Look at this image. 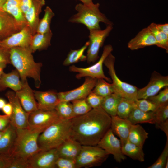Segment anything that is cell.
Segmentation results:
<instances>
[{
    "instance_id": "cell-48",
    "label": "cell",
    "mask_w": 168,
    "mask_h": 168,
    "mask_svg": "<svg viewBox=\"0 0 168 168\" xmlns=\"http://www.w3.org/2000/svg\"><path fill=\"white\" fill-rule=\"evenodd\" d=\"M33 0H21L20 7L22 13L24 14L29 10L32 4Z\"/></svg>"
},
{
    "instance_id": "cell-55",
    "label": "cell",
    "mask_w": 168,
    "mask_h": 168,
    "mask_svg": "<svg viewBox=\"0 0 168 168\" xmlns=\"http://www.w3.org/2000/svg\"><path fill=\"white\" fill-rule=\"evenodd\" d=\"M7 0H0V10H2V7Z\"/></svg>"
},
{
    "instance_id": "cell-36",
    "label": "cell",
    "mask_w": 168,
    "mask_h": 168,
    "mask_svg": "<svg viewBox=\"0 0 168 168\" xmlns=\"http://www.w3.org/2000/svg\"><path fill=\"white\" fill-rule=\"evenodd\" d=\"M55 110L60 118L63 119H71L75 117L72 104L70 102L60 101Z\"/></svg>"
},
{
    "instance_id": "cell-46",
    "label": "cell",
    "mask_w": 168,
    "mask_h": 168,
    "mask_svg": "<svg viewBox=\"0 0 168 168\" xmlns=\"http://www.w3.org/2000/svg\"><path fill=\"white\" fill-rule=\"evenodd\" d=\"M10 49H7L0 45V63L10 64Z\"/></svg>"
},
{
    "instance_id": "cell-38",
    "label": "cell",
    "mask_w": 168,
    "mask_h": 168,
    "mask_svg": "<svg viewBox=\"0 0 168 168\" xmlns=\"http://www.w3.org/2000/svg\"><path fill=\"white\" fill-rule=\"evenodd\" d=\"M92 91L103 97L114 93L112 84L109 83L103 79H97Z\"/></svg>"
},
{
    "instance_id": "cell-22",
    "label": "cell",
    "mask_w": 168,
    "mask_h": 168,
    "mask_svg": "<svg viewBox=\"0 0 168 168\" xmlns=\"http://www.w3.org/2000/svg\"><path fill=\"white\" fill-rule=\"evenodd\" d=\"M45 4V0H33L31 7L24 15L27 25L30 27L33 35L37 32L40 20L39 15Z\"/></svg>"
},
{
    "instance_id": "cell-28",
    "label": "cell",
    "mask_w": 168,
    "mask_h": 168,
    "mask_svg": "<svg viewBox=\"0 0 168 168\" xmlns=\"http://www.w3.org/2000/svg\"><path fill=\"white\" fill-rule=\"evenodd\" d=\"M21 0H7L2 10L12 15L19 24L24 26L27 25V23L20 9Z\"/></svg>"
},
{
    "instance_id": "cell-18",
    "label": "cell",
    "mask_w": 168,
    "mask_h": 168,
    "mask_svg": "<svg viewBox=\"0 0 168 168\" xmlns=\"http://www.w3.org/2000/svg\"><path fill=\"white\" fill-rule=\"evenodd\" d=\"M22 88L15 92L24 110L29 114L38 109L34 91L29 86L27 80L23 82Z\"/></svg>"
},
{
    "instance_id": "cell-19",
    "label": "cell",
    "mask_w": 168,
    "mask_h": 168,
    "mask_svg": "<svg viewBox=\"0 0 168 168\" xmlns=\"http://www.w3.org/2000/svg\"><path fill=\"white\" fill-rule=\"evenodd\" d=\"M152 33L147 27L142 29L128 43V47L131 50H136L145 47L156 45Z\"/></svg>"
},
{
    "instance_id": "cell-3",
    "label": "cell",
    "mask_w": 168,
    "mask_h": 168,
    "mask_svg": "<svg viewBox=\"0 0 168 168\" xmlns=\"http://www.w3.org/2000/svg\"><path fill=\"white\" fill-rule=\"evenodd\" d=\"M71 128V119H61L49 126L38 137L40 150L56 148L70 137Z\"/></svg>"
},
{
    "instance_id": "cell-12",
    "label": "cell",
    "mask_w": 168,
    "mask_h": 168,
    "mask_svg": "<svg viewBox=\"0 0 168 168\" xmlns=\"http://www.w3.org/2000/svg\"><path fill=\"white\" fill-rule=\"evenodd\" d=\"M166 86H168V76H163L154 71L147 85L142 88H138L137 99H147L155 95Z\"/></svg>"
},
{
    "instance_id": "cell-56",
    "label": "cell",
    "mask_w": 168,
    "mask_h": 168,
    "mask_svg": "<svg viewBox=\"0 0 168 168\" xmlns=\"http://www.w3.org/2000/svg\"><path fill=\"white\" fill-rule=\"evenodd\" d=\"M4 131H0V138L3 135L4 133Z\"/></svg>"
},
{
    "instance_id": "cell-14",
    "label": "cell",
    "mask_w": 168,
    "mask_h": 168,
    "mask_svg": "<svg viewBox=\"0 0 168 168\" xmlns=\"http://www.w3.org/2000/svg\"><path fill=\"white\" fill-rule=\"evenodd\" d=\"M97 79L90 77H85L83 83L80 86L69 91L57 93L60 101L71 102L86 98L95 86Z\"/></svg>"
},
{
    "instance_id": "cell-11",
    "label": "cell",
    "mask_w": 168,
    "mask_h": 168,
    "mask_svg": "<svg viewBox=\"0 0 168 168\" xmlns=\"http://www.w3.org/2000/svg\"><path fill=\"white\" fill-rule=\"evenodd\" d=\"M12 108L10 117L11 123L17 128H28V120L29 114L22 107L13 91H9L5 94Z\"/></svg>"
},
{
    "instance_id": "cell-51",
    "label": "cell",
    "mask_w": 168,
    "mask_h": 168,
    "mask_svg": "<svg viewBox=\"0 0 168 168\" xmlns=\"http://www.w3.org/2000/svg\"><path fill=\"white\" fill-rule=\"evenodd\" d=\"M157 28L161 31L168 35V24H157Z\"/></svg>"
},
{
    "instance_id": "cell-23",
    "label": "cell",
    "mask_w": 168,
    "mask_h": 168,
    "mask_svg": "<svg viewBox=\"0 0 168 168\" xmlns=\"http://www.w3.org/2000/svg\"><path fill=\"white\" fill-rule=\"evenodd\" d=\"M16 135V128L10 123L0 138V155L10 156Z\"/></svg>"
},
{
    "instance_id": "cell-39",
    "label": "cell",
    "mask_w": 168,
    "mask_h": 168,
    "mask_svg": "<svg viewBox=\"0 0 168 168\" xmlns=\"http://www.w3.org/2000/svg\"><path fill=\"white\" fill-rule=\"evenodd\" d=\"M71 102L75 117L83 115L92 109L87 102L86 98L74 100Z\"/></svg>"
},
{
    "instance_id": "cell-10",
    "label": "cell",
    "mask_w": 168,
    "mask_h": 168,
    "mask_svg": "<svg viewBox=\"0 0 168 168\" xmlns=\"http://www.w3.org/2000/svg\"><path fill=\"white\" fill-rule=\"evenodd\" d=\"M113 28V25H109L103 30H89V45L86 55L88 63H94L98 58L100 49Z\"/></svg>"
},
{
    "instance_id": "cell-43",
    "label": "cell",
    "mask_w": 168,
    "mask_h": 168,
    "mask_svg": "<svg viewBox=\"0 0 168 168\" xmlns=\"http://www.w3.org/2000/svg\"><path fill=\"white\" fill-rule=\"evenodd\" d=\"M168 159V139L164 149L161 154L153 164L148 167V168H165L167 160Z\"/></svg>"
},
{
    "instance_id": "cell-5",
    "label": "cell",
    "mask_w": 168,
    "mask_h": 168,
    "mask_svg": "<svg viewBox=\"0 0 168 168\" xmlns=\"http://www.w3.org/2000/svg\"><path fill=\"white\" fill-rule=\"evenodd\" d=\"M40 133L29 128H17L16 137L10 156L28 160L40 150L38 144V138Z\"/></svg>"
},
{
    "instance_id": "cell-52",
    "label": "cell",
    "mask_w": 168,
    "mask_h": 168,
    "mask_svg": "<svg viewBox=\"0 0 168 168\" xmlns=\"http://www.w3.org/2000/svg\"><path fill=\"white\" fill-rule=\"evenodd\" d=\"M7 64L5 63H0V78L4 72H3Z\"/></svg>"
},
{
    "instance_id": "cell-25",
    "label": "cell",
    "mask_w": 168,
    "mask_h": 168,
    "mask_svg": "<svg viewBox=\"0 0 168 168\" xmlns=\"http://www.w3.org/2000/svg\"><path fill=\"white\" fill-rule=\"evenodd\" d=\"M20 76L16 70L8 73L4 72L0 78V91L7 88L16 92L22 87L23 83L20 79Z\"/></svg>"
},
{
    "instance_id": "cell-6",
    "label": "cell",
    "mask_w": 168,
    "mask_h": 168,
    "mask_svg": "<svg viewBox=\"0 0 168 168\" xmlns=\"http://www.w3.org/2000/svg\"><path fill=\"white\" fill-rule=\"evenodd\" d=\"M115 60V56L111 53L106 58L104 62L111 78L114 93L121 97L133 100H136L138 88L134 85L122 81L118 77L114 68Z\"/></svg>"
},
{
    "instance_id": "cell-34",
    "label": "cell",
    "mask_w": 168,
    "mask_h": 168,
    "mask_svg": "<svg viewBox=\"0 0 168 168\" xmlns=\"http://www.w3.org/2000/svg\"><path fill=\"white\" fill-rule=\"evenodd\" d=\"M153 35L156 41V46L164 49L168 53V35L160 30L156 24L151 23L147 27Z\"/></svg>"
},
{
    "instance_id": "cell-29",
    "label": "cell",
    "mask_w": 168,
    "mask_h": 168,
    "mask_svg": "<svg viewBox=\"0 0 168 168\" xmlns=\"http://www.w3.org/2000/svg\"><path fill=\"white\" fill-rule=\"evenodd\" d=\"M132 124L148 123L154 124V115L153 112H146L134 107L127 119Z\"/></svg>"
},
{
    "instance_id": "cell-30",
    "label": "cell",
    "mask_w": 168,
    "mask_h": 168,
    "mask_svg": "<svg viewBox=\"0 0 168 168\" xmlns=\"http://www.w3.org/2000/svg\"><path fill=\"white\" fill-rule=\"evenodd\" d=\"M148 135V133L141 125L138 124H132L128 140L133 143L143 147Z\"/></svg>"
},
{
    "instance_id": "cell-47",
    "label": "cell",
    "mask_w": 168,
    "mask_h": 168,
    "mask_svg": "<svg viewBox=\"0 0 168 168\" xmlns=\"http://www.w3.org/2000/svg\"><path fill=\"white\" fill-rule=\"evenodd\" d=\"M10 123V117L6 114L0 115V131H5Z\"/></svg>"
},
{
    "instance_id": "cell-32",
    "label": "cell",
    "mask_w": 168,
    "mask_h": 168,
    "mask_svg": "<svg viewBox=\"0 0 168 168\" xmlns=\"http://www.w3.org/2000/svg\"><path fill=\"white\" fill-rule=\"evenodd\" d=\"M121 97L115 93H113L104 97L101 107L111 117L116 115L118 105Z\"/></svg>"
},
{
    "instance_id": "cell-49",
    "label": "cell",
    "mask_w": 168,
    "mask_h": 168,
    "mask_svg": "<svg viewBox=\"0 0 168 168\" xmlns=\"http://www.w3.org/2000/svg\"><path fill=\"white\" fill-rule=\"evenodd\" d=\"M5 114L10 117L12 114V108L11 104L6 103L2 110Z\"/></svg>"
},
{
    "instance_id": "cell-7",
    "label": "cell",
    "mask_w": 168,
    "mask_h": 168,
    "mask_svg": "<svg viewBox=\"0 0 168 168\" xmlns=\"http://www.w3.org/2000/svg\"><path fill=\"white\" fill-rule=\"evenodd\" d=\"M109 154L97 146L82 145L75 160L77 168H89L101 165Z\"/></svg>"
},
{
    "instance_id": "cell-15",
    "label": "cell",
    "mask_w": 168,
    "mask_h": 168,
    "mask_svg": "<svg viewBox=\"0 0 168 168\" xmlns=\"http://www.w3.org/2000/svg\"><path fill=\"white\" fill-rule=\"evenodd\" d=\"M59 156L56 148L40 150L28 160L29 168H55Z\"/></svg>"
},
{
    "instance_id": "cell-37",
    "label": "cell",
    "mask_w": 168,
    "mask_h": 168,
    "mask_svg": "<svg viewBox=\"0 0 168 168\" xmlns=\"http://www.w3.org/2000/svg\"><path fill=\"white\" fill-rule=\"evenodd\" d=\"M134 101L121 97L118 105L117 115L124 119H127L134 107Z\"/></svg>"
},
{
    "instance_id": "cell-1",
    "label": "cell",
    "mask_w": 168,
    "mask_h": 168,
    "mask_svg": "<svg viewBox=\"0 0 168 168\" xmlns=\"http://www.w3.org/2000/svg\"><path fill=\"white\" fill-rule=\"evenodd\" d=\"M111 117L101 106L71 119L70 137L82 145L96 146L110 128Z\"/></svg>"
},
{
    "instance_id": "cell-31",
    "label": "cell",
    "mask_w": 168,
    "mask_h": 168,
    "mask_svg": "<svg viewBox=\"0 0 168 168\" xmlns=\"http://www.w3.org/2000/svg\"><path fill=\"white\" fill-rule=\"evenodd\" d=\"M122 150L124 155L133 160L140 162L144 161L145 154L142 147L133 143L128 140L122 146Z\"/></svg>"
},
{
    "instance_id": "cell-27",
    "label": "cell",
    "mask_w": 168,
    "mask_h": 168,
    "mask_svg": "<svg viewBox=\"0 0 168 168\" xmlns=\"http://www.w3.org/2000/svg\"><path fill=\"white\" fill-rule=\"evenodd\" d=\"M52 35L51 31L44 33H36L34 35L29 47L32 53L46 49L51 45Z\"/></svg>"
},
{
    "instance_id": "cell-54",
    "label": "cell",
    "mask_w": 168,
    "mask_h": 168,
    "mask_svg": "<svg viewBox=\"0 0 168 168\" xmlns=\"http://www.w3.org/2000/svg\"><path fill=\"white\" fill-rule=\"evenodd\" d=\"M82 2L83 4L86 5H90L93 3L92 2V0H78Z\"/></svg>"
},
{
    "instance_id": "cell-2",
    "label": "cell",
    "mask_w": 168,
    "mask_h": 168,
    "mask_svg": "<svg viewBox=\"0 0 168 168\" xmlns=\"http://www.w3.org/2000/svg\"><path fill=\"white\" fill-rule=\"evenodd\" d=\"M29 47H15L10 49L11 64L18 72L22 82L27 77L32 78L35 87L39 88L41 84L40 72L42 66L41 62H36Z\"/></svg>"
},
{
    "instance_id": "cell-53",
    "label": "cell",
    "mask_w": 168,
    "mask_h": 168,
    "mask_svg": "<svg viewBox=\"0 0 168 168\" xmlns=\"http://www.w3.org/2000/svg\"><path fill=\"white\" fill-rule=\"evenodd\" d=\"M6 103V101L4 99L0 98V110H2Z\"/></svg>"
},
{
    "instance_id": "cell-24",
    "label": "cell",
    "mask_w": 168,
    "mask_h": 168,
    "mask_svg": "<svg viewBox=\"0 0 168 168\" xmlns=\"http://www.w3.org/2000/svg\"><path fill=\"white\" fill-rule=\"evenodd\" d=\"M82 145L70 137L56 148L59 157L76 160Z\"/></svg>"
},
{
    "instance_id": "cell-26",
    "label": "cell",
    "mask_w": 168,
    "mask_h": 168,
    "mask_svg": "<svg viewBox=\"0 0 168 168\" xmlns=\"http://www.w3.org/2000/svg\"><path fill=\"white\" fill-rule=\"evenodd\" d=\"M153 112L156 126L164 132L168 139V102L159 106Z\"/></svg>"
},
{
    "instance_id": "cell-13",
    "label": "cell",
    "mask_w": 168,
    "mask_h": 168,
    "mask_svg": "<svg viewBox=\"0 0 168 168\" xmlns=\"http://www.w3.org/2000/svg\"><path fill=\"white\" fill-rule=\"evenodd\" d=\"M97 146L113 156L117 162H120L126 157L122 152L120 140L116 137L110 128L98 143Z\"/></svg>"
},
{
    "instance_id": "cell-50",
    "label": "cell",
    "mask_w": 168,
    "mask_h": 168,
    "mask_svg": "<svg viewBox=\"0 0 168 168\" xmlns=\"http://www.w3.org/2000/svg\"><path fill=\"white\" fill-rule=\"evenodd\" d=\"M9 156L0 155V168H7Z\"/></svg>"
},
{
    "instance_id": "cell-16",
    "label": "cell",
    "mask_w": 168,
    "mask_h": 168,
    "mask_svg": "<svg viewBox=\"0 0 168 168\" xmlns=\"http://www.w3.org/2000/svg\"><path fill=\"white\" fill-rule=\"evenodd\" d=\"M33 34L26 25L19 31L0 41V45L10 49L15 47H28L31 43Z\"/></svg>"
},
{
    "instance_id": "cell-21",
    "label": "cell",
    "mask_w": 168,
    "mask_h": 168,
    "mask_svg": "<svg viewBox=\"0 0 168 168\" xmlns=\"http://www.w3.org/2000/svg\"><path fill=\"white\" fill-rule=\"evenodd\" d=\"M132 124L127 119L117 115L111 116L110 128L119 138L122 146L127 142Z\"/></svg>"
},
{
    "instance_id": "cell-17",
    "label": "cell",
    "mask_w": 168,
    "mask_h": 168,
    "mask_svg": "<svg viewBox=\"0 0 168 168\" xmlns=\"http://www.w3.org/2000/svg\"><path fill=\"white\" fill-rule=\"evenodd\" d=\"M24 26L11 14L0 10V41L19 31Z\"/></svg>"
},
{
    "instance_id": "cell-42",
    "label": "cell",
    "mask_w": 168,
    "mask_h": 168,
    "mask_svg": "<svg viewBox=\"0 0 168 168\" xmlns=\"http://www.w3.org/2000/svg\"><path fill=\"white\" fill-rule=\"evenodd\" d=\"M7 168H29L28 160L13 156L9 157Z\"/></svg>"
},
{
    "instance_id": "cell-35",
    "label": "cell",
    "mask_w": 168,
    "mask_h": 168,
    "mask_svg": "<svg viewBox=\"0 0 168 168\" xmlns=\"http://www.w3.org/2000/svg\"><path fill=\"white\" fill-rule=\"evenodd\" d=\"M55 14L49 6H47L44 9V14L43 18L40 19L36 33H44L51 31L50 24Z\"/></svg>"
},
{
    "instance_id": "cell-8",
    "label": "cell",
    "mask_w": 168,
    "mask_h": 168,
    "mask_svg": "<svg viewBox=\"0 0 168 168\" xmlns=\"http://www.w3.org/2000/svg\"><path fill=\"white\" fill-rule=\"evenodd\" d=\"M113 50V47L111 45H106L104 47L99 60L96 63L91 66L84 68L78 67L73 65L69 67V70L77 73L75 77L77 79L90 77L97 79H103L107 82H110L111 79L105 75L103 67L105 59Z\"/></svg>"
},
{
    "instance_id": "cell-9",
    "label": "cell",
    "mask_w": 168,
    "mask_h": 168,
    "mask_svg": "<svg viewBox=\"0 0 168 168\" xmlns=\"http://www.w3.org/2000/svg\"><path fill=\"white\" fill-rule=\"evenodd\" d=\"M61 119L55 109L45 110L38 109L29 114L28 128L32 131L41 133Z\"/></svg>"
},
{
    "instance_id": "cell-44",
    "label": "cell",
    "mask_w": 168,
    "mask_h": 168,
    "mask_svg": "<svg viewBox=\"0 0 168 168\" xmlns=\"http://www.w3.org/2000/svg\"><path fill=\"white\" fill-rule=\"evenodd\" d=\"M103 98L92 91L86 97V100L92 109L101 106Z\"/></svg>"
},
{
    "instance_id": "cell-20",
    "label": "cell",
    "mask_w": 168,
    "mask_h": 168,
    "mask_svg": "<svg viewBox=\"0 0 168 168\" xmlns=\"http://www.w3.org/2000/svg\"><path fill=\"white\" fill-rule=\"evenodd\" d=\"M35 96L37 102L38 109L51 110L55 109L60 101L57 92L54 91H34Z\"/></svg>"
},
{
    "instance_id": "cell-45",
    "label": "cell",
    "mask_w": 168,
    "mask_h": 168,
    "mask_svg": "<svg viewBox=\"0 0 168 168\" xmlns=\"http://www.w3.org/2000/svg\"><path fill=\"white\" fill-rule=\"evenodd\" d=\"M56 168H77L75 160L59 157L56 162Z\"/></svg>"
},
{
    "instance_id": "cell-41",
    "label": "cell",
    "mask_w": 168,
    "mask_h": 168,
    "mask_svg": "<svg viewBox=\"0 0 168 168\" xmlns=\"http://www.w3.org/2000/svg\"><path fill=\"white\" fill-rule=\"evenodd\" d=\"M157 106L168 102V86L163 88L157 94L147 99Z\"/></svg>"
},
{
    "instance_id": "cell-40",
    "label": "cell",
    "mask_w": 168,
    "mask_h": 168,
    "mask_svg": "<svg viewBox=\"0 0 168 168\" xmlns=\"http://www.w3.org/2000/svg\"><path fill=\"white\" fill-rule=\"evenodd\" d=\"M134 107L146 112L154 111L158 107L147 99H137L134 101Z\"/></svg>"
},
{
    "instance_id": "cell-33",
    "label": "cell",
    "mask_w": 168,
    "mask_h": 168,
    "mask_svg": "<svg viewBox=\"0 0 168 168\" xmlns=\"http://www.w3.org/2000/svg\"><path fill=\"white\" fill-rule=\"evenodd\" d=\"M88 45V41L80 48L76 50H71L63 62V65L68 66L86 60V56L84 55V53L87 48Z\"/></svg>"
},
{
    "instance_id": "cell-4",
    "label": "cell",
    "mask_w": 168,
    "mask_h": 168,
    "mask_svg": "<svg viewBox=\"0 0 168 168\" xmlns=\"http://www.w3.org/2000/svg\"><path fill=\"white\" fill-rule=\"evenodd\" d=\"M99 7V3L90 5L78 4L75 7L77 13L71 16L68 21L83 24L89 30L100 29V22L113 25L112 22L100 12Z\"/></svg>"
}]
</instances>
